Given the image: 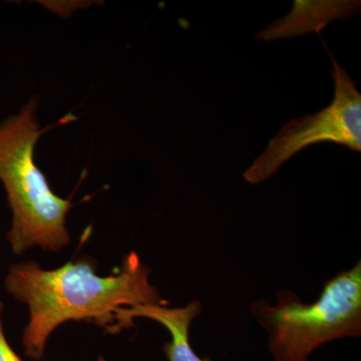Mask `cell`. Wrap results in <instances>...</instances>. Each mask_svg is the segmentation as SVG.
<instances>
[{
    "mask_svg": "<svg viewBox=\"0 0 361 361\" xmlns=\"http://www.w3.org/2000/svg\"><path fill=\"white\" fill-rule=\"evenodd\" d=\"M97 361H108L106 360V358L104 357V356L99 355V357H97Z\"/></svg>",
    "mask_w": 361,
    "mask_h": 361,
    "instance_id": "8",
    "label": "cell"
},
{
    "mask_svg": "<svg viewBox=\"0 0 361 361\" xmlns=\"http://www.w3.org/2000/svg\"><path fill=\"white\" fill-rule=\"evenodd\" d=\"M2 312H4V303L0 300V361H23L7 341L4 334Z\"/></svg>",
    "mask_w": 361,
    "mask_h": 361,
    "instance_id": "7",
    "label": "cell"
},
{
    "mask_svg": "<svg viewBox=\"0 0 361 361\" xmlns=\"http://www.w3.org/2000/svg\"><path fill=\"white\" fill-rule=\"evenodd\" d=\"M39 101L32 99L20 114L0 123V180L6 188L13 226L7 240L16 255L35 247L59 253L70 245L66 217L73 207L52 191L35 161V145L49 129L75 120L73 115L42 129L37 118Z\"/></svg>",
    "mask_w": 361,
    "mask_h": 361,
    "instance_id": "2",
    "label": "cell"
},
{
    "mask_svg": "<svg viewBox=\"0 0 361 361\" xmlns=\"http://www.w3.org/2000/svg\"><path fill=\"white\" fill-rule=\"evenodd\" d=\"M201 311L202 304L197 300L184 307L168 308L167 305L146 304L123 308L116 315V334L133 329L135 318H147L160 323L170 332L171 341L163 348L168 361H210L199 357L190 343V326Z\"/></svg>",
    "mask_w": 361,
    "mask_h": 361,
    "instance_id": "5",
    "label": "cell"
},
{
    "mask_svg": "<svg viewBox=\"0 0 361 361\" xmlns=\"http://www.w3.org/2000/svg\"><path fill=\"white\" fill-rule=\"evenodd\" d=\"M97 269L96 260L89 256L51 270L33 260L11 266L6 290L30 310L23 336L25 355L42 360L49 337L63 323L92 322L114 334L118 310L169 304L149 283L151 270L134 251L123 256L122 264L109 276H99Z\"/></svg>",
    "mask_w": 361,
    "mask_h": 361,
    "instance_id": "1",
    "label": "cell"
},
{
    "mask_svg": "<svg viewBox=\"0 0 361 361\" xmlns=\"http://www.w3.org/2000/svg\"><path fill=\"white\" fill-rule=\"evenodd\" d=\"M360 1H294L292 11L282 20L274 21L257 35V39L270 40L292 39L308 32L319 33L336 18H353L360 13Z\"/></svg>",
    "mask_w": 361,
    "mask_h": 361,
    "instance_id": "6",
    "label": "cell"
},
{
    "mask_svg": "<svg viewBox=\"0 0 361 361\" xmlns=\"http://www.w3.org/2000/svg\"><path fill=\"white\" fill-rule=\"evenodd\" d=\"M329 54L336 87L334 101L315 115L301 116L286 123L247 169L244 173L247 182L258 185L269 179L289 159L311 145L336 142L361 151V94L329 51Z\"/></svg>",
    "mask_w": 361,
    "mask_h": 361,
    "instance_id": "4",
    "label": "cell"
},
{
    "mask_svg": "<svg viewBox=\"0 0 361 361\" xmlns=\"http://www.w3.org/2000/svg\"><path fill=\"white\" fill-rule=\"evenodd\" d=\"M252 314L268 332L274 361H308L311 353L336 339L361 336V263L330 278L319 299L305 304L291 291L280 290L276 305H251Z\"/></svg>",
    "mask_w": 361,
    "mask_h": 361,
    "instance_id": "3",
    "label": "cell"
}]
</instances>
